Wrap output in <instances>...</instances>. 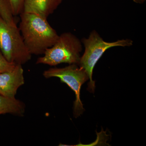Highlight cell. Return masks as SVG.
Masks as SVG:
<instances>
[{"label": "cell", "mask_w": 146, "mask_h": 146, "mask_svg": "<svg viewBox=\"0 0 146 146\" xmlns=\"http://www.w3.org/2000/svg\"><path fill=\"white\" fill-rule=\"evenodd\" d=\"M63 0H25L23 12L48 18L54 13Z\"/></svg>", "instance_id": "7"}, {"label": "cell", "mask_w": 146, "mask_h": 146, "mask_svg": "<svg viewBox=\"0 0 146 146\" xmlns=\"http://www.w3.org/2000/svg\"><path fill=\"white\" fill-rule=\"evenodd\" d=\"M24 103L16 98H9L0 94V115L11 114L23 116L25 112Z\"/></svg>", "instance_id": "8"}, {"label": "cell", "mask_w": 146, "mask_h": 146, "mask_svg": "<svg viewBox=\"0 0 146 146\" xmlns=\"http://www.w3.org/2000/svg\"><path fill=\"white\" fill-rule=\"evenodd\" d=\"M82 50L81 40L71 33H64L59 35L53 46L46 50L44 56L37 59L36 64L50 66L63 63L78 65Z\"/></svg>", "instance_id": "3"}, {"label": "cell", "mask_w": 146, "mask_h": 146, "mask_svg": "<svg viewBox=\"0 0 146 146\" xmlns=\"http://www.w3.org/2000/svg\"><path fill=\"white\" fill-rule=\"evenodd\" d=\"M133 1L134 2L136 3L141 4L144 3L146 0H133Z\"/></svg>", "instance_id": "12"}, {"label": "cell", "mask_w": 146, "mask_h": 146, "mask_svg": "<svg viewBox=\"0 0 146 146\" xmlns=\"http://www.w3.org/2000/svg\"><path fill=\"white\" fill-rule=\"evenodd\" d=\"M16 65L7 61L0 50V73L11 70Z\"/></svg>", "instance_id": "11"}, {"label": "cell", "mask_w": 146, "mask_h": 146, "mask_svg": "<svg viewBox=\"0 0 146 146\" xmlns=\"http://www.w3.org/2000/svg\"><path fill=\"white\" fill-rule=\"evenodd\" d=\"M0 16L9 24L16 25L9 0H0Z\"/></svg>", "instance_id": "9"}, {"label": "cell", "mask_w": 146, "mask_h": 146, "mask_svg": "<svg viewBox=\"0 0 146 146\" xmlns=\"http://www.w3.org/2000/svg\"><path fill=\"white\" fill-rule=\"evenodd\" d=\"M25 0H9L11 11L14 16L21 14L23 11Z\"/></svg>", "instance_id": "10"}, {"label": "cell", "mask_w": 146, "mask_h": 146, "mask_svg": "<svg viewBox=\"0 0 146 146\" xmlns=\"http://www.w3.org/2000/svg\"><path fill=\"white\" fill-rule=\"evenodd\" d=\"M84 47V52L81 56L78 65L85 70L89 79L88 90L94 92L95 89V81L93 80V71L95 65L104 53L112 47H130L133 42L130 39H123L113 42L104 41L96 30L92 31L88 38L81 40Z\"/></svg>", "instance_id": "2"}, {"label": "cell", "mask_w": 146, "mask_h": 146, "mask_svg": "<svg viewBox=\"0 0 146 146\" xmlns=\"http://www.w3.org/2000/svg\"><path fill=\"white\" fill-rule=\"evenodd\" d=\"M0 50L6 59L23 65L31 59L19 28L6 22L0 16Z\"/></svg>", "instance_id": "4"}, {"label": "cell", "mask_w": 146, "mask_h": 146, "mask_svg": "<svg viewBox=\"0 0 146 146\" xmlns=\"http://www.w3.org/2000/svg\"><path fill=\"white\" fill-rule=\"evenodd\" d=\"M19 29L25 44L31 55L43 54L53 46L59 35L44 18L34 13L20 14Z\"/></svg>", "instance_id": "1"}, {"label": "cell", "mask_w": 146, "mask_h": 146, "mask_svg": "<svg viewBox=\"0 0 146 146\" xmlns=\"http://www.w3.org/2000/svg\"><path fill=\"white\" fill-rule=\"evenodd\" d=\"M25 84L22 65H16L13 70L0 73V94L15 98L19 87Z\"/></svg>", "instance_id": "6"}, {"label": "cell", "mask_w": 146, "mask_h": 146, "mask_svg": "<svg viewBox=\"0 0 146 146\" xmlns=\"http://www.w3.org/2000/svg\"><path fill=\"white\" fill-rule=\"evenodd\" d=\"M43 76L46 78H60L61 82L66 84L74 92L76 100L73 108L74 116L76 118L80 116L84 111L80 100V89L82 84L89 79L85 70L77 64H71L65 68H50L44 72Z\"/></svg>", "instance_id": "5"}]
</instances>
